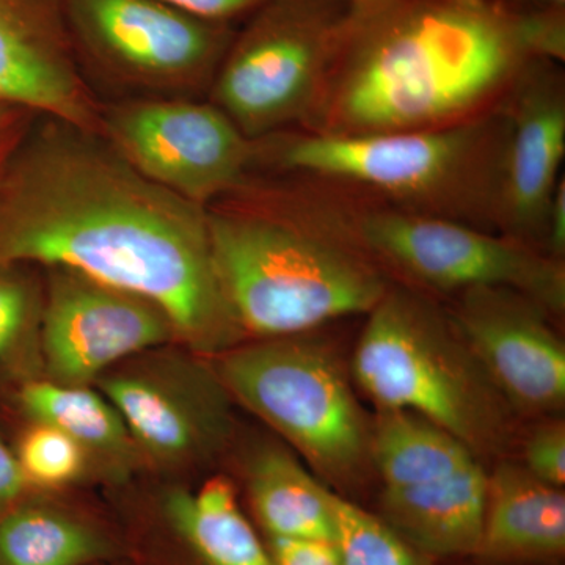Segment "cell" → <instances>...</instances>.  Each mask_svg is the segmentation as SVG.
Here are the masks:
<instances>
[{
    "instance_id": "cell-1",
    "label": "cell",
    "mask_w": 565,
    "mask_h": 565,
    "mask_svg": "<svg viewBox=\"0 0 565 565\" xmlns=\"http://www.w3.org/2000/svg\"><path fill=\"white\" fill-rule=\"evenodd\" d=\"M0 264L68 267L161 308L199 349L239 337L206 207L132 169L102 134L39 115L0 172Z\"/></svg>"
},
{
    "instance_id": "cell-2",
    "label": "cell",
    "mask_w": 565,
    "mask_h": 565,
    "mask_svg": "<svg viewBox=\"0 0 565 565\" xmlns=\"http://www.w3.org/2000/svg\"><path fill=\"white\" fill-rule=\"evenodd\" d=\"M520 0H351L303 131H427L500 109L537 62Z\"/></svg>"
},
{
    "instance_id": "cell-3",
    "label": "cell",
    "mask_w": 565,
    "mask_h": 565,
    "mask_svg": "<svg viewBox=\"0 0 565 565\" xmlns=\"http://www.w3.org/2000/svg\"><path fill=\"white\" fill-rule=\"evenodd\" d=\"M215 274L241 334L270 340L367 315L392 285L348 244L316 228L252 173L206 206Z\"/></svg>"
},
{
    "instance_id": "cell-4",
    "label": "cell",
    "mask_w": 565,
    "mask_h": 565,
    "mask_svg": "<svg viewBox=\"0 0 565 565\" xmlns=\"http://www.w3.org/2000/svg\"><path fill=\"white\" fill-rule=\"evenodd\" d=\"M503 107L427 131L329 136L289 129L253 141V173L322 182L498 233Z\"/></svg>"
},
{
    "instance_id": "cell-5",
    "label": "cell",
    "mask_w": 565,
    "mask_h": 565,
    "mask_svg": "<svg viewBox=\"0 0 565 565\" xmlns=\"http://www.w3.org/2000/svg\"><path fill=\"white\" fill-rule=\"evenodd\" d=\"M277 185L305 221L348 244L382 273L386 267L403 275L418 291L459 294L505 286L552 315L564 313V264L531 245L322 182L278 177Z\"/></svg>"
},
{
    "instance_id": "cell-6",
    "label": "cell",
    "mask_w": 565,
    "mask_h": 565,
    "mask_svg": "<svg viewBox=\"0 0 565 565\" xmlns=\"http://www.w3.org/2000/svg\"><path fill=\"white\" fill-rule=\"evenodd\" d=\"M352 374L379 411L414 412L476 456L500 455L514 411L482 370L446 308L408 285H390L367 313Z\"/></svg>"
},
{
    "instance_id": "cell-7",
    "label": "cell",
    "mask_w": 565,
    "mask_h": 565,
    "mask_svg": "<svg viewBox=\"0 0 565 565\" xmlns=\"http://www.w3.org/2000/svg\"><path fill=\"white\" fill-rule=\"evenodd\" d=\"M71 52L99 103L206 99L239 25L161 0H61Z\"/></svg>"
},
{
    "instance_id": "cell-8",
    "label": "cell",
    "mask_w": 565,
    "mask_h": 565,
    "mask_svg": "<svg viewBox=\"0 0 565 565\" xmlns=\"http://www.w3.org/2000/svg\"><path fill=\"white\" fill-rule=\"evenodd\" d=\"M222 381L252 412L337 484L356 481L371 463V427L344 367L310 337L270 338L225 356Z\"/></svg>"
},
{
    "instance_id": "cell-9",
    "label": "cell",
    "mask_w": 565,
    "mask_h": 565,
    "mask_svg": "<svg viewBox=\"0 0 565 565\" xmlns=\"http://www.w3.org/2000/svg\"><path fill=\"white\" fill-rule=\"evenodd\" d=\"M348 0H267L237 28L207 98L253 141L302 128Z\"/></svg>"
},
{
    "instance_id": "cell-10",
    "label": "cell",
    "mask_w": 565,
    "mask_h": 565,
    "mask_svg": "<svg viewBox=\"0 0 565 565\" xmlns=\"http://www.w3.org/2000/svg\"><path fill=\"white\" fill-rule=\"evenodd\" d=\"M99 134L147 180L199 206L253 173V140L210 99L102 103Z\"/></svg>"
},
{
    "instance_id": "cell-11",
    "label": "cell",
    "mask_w": 565,
    "mask_h": 565,
    "mask_svg": "<svg viewBox=\"0 0 565 565\" xmlns=\"http://www.w3.org/2000/svg\"><path fill=\"white\" fill-rule=\"evenodd\" d=\"M448 311L515 415L564 407L565 345L544 305L505 286H478L457 294Z\"/></svg>"
},
{
    "instance_id": "cell-12",
    "label": "cell",
    "mask_w": 565,
    "mask_h": 565,
    "mask_svg": "<svg viewBox=\"0 0 565 565\" xmlns=\"http://www.w3.org/2000/svg\"><path fill=\"white\" fill-rule=\"evenodd\" d=\"M41 341L57 382L82 385L174 332L161 308L68 267H47Z\"/></svg>"
},
{
    "instance_id": "cell-13",
    "label": "cell",
    "mask_w": 565,
    "mask_h": 565,
    "mask_svg": "<svg viewBox=\"0 0 565 565\" xmlns=\"http://www.w3.org/2000/svg\"><path fill=\"white\" fill-rule=\"evenodd\" d=\"M501 107L508 129L498 233L544 252L546 211L564 177L565 82L559 63H531Z\"/></svg>"
},
{
    "instance_id": "cell-14",
    "label": "cell",
    "mask_w": 565,
    "mask_h": 565,
    "mask_svg": "<svg viewBox=\"0 0 565 565\" xmlns=\"http://www.w3.org/2000/svg\"><path fill=\"white\" fill-rule=\"evenodd\" d=\"M0 103L99 132L102 103L74 62L61 0H0Z\"/></svg>"
},
{
    "instance_id": "cell-15",
    "label": "cell",
    "mask_w": 565,
    "mask_h": 565,
    "mask_svg": "<svg viewBox=\"0 0 565 565\" xmlns=\"http://www.w3.org/2000/svg\"><path fill=\"white\" fill-rule=\"evenodd\" d=\"M487 497L489 475L476 460L444 478L384 487L381 519L419 553L476 555L484 533Z\"/></svg>"
},
{
    "instance_id": "cell-16",
    "label": "cell",
    "mask_w": 565,
    "mask_h": 565,
    "mask_svg": "<svg viewBox=\"0 0 565 565\" xmlns=\"http://www.w3.org/2000/svg\"><path fill=\"white\" fill-rule=\"evenodd\" d=\"M565 550L564 489L534 478L522 463L504 460L489 476L484 533L478 555L537 559Z\"/></svg>"
},
{
    "instance_id": "cell-17",
    "label": "cell",
    "mask_w": 565,
    "mask_h": 565,
    "mask_svg": "<svg viewBox=\"0 0 565 565\" xmlns=\"http://www.w3.org/2000/svg\"><path fill=\"white\" fill-rule=\"evenodd\" d=\"M248 493L273 539L337 537L333 492L289 452L267 448L248 467Z\"/></svg>"
},
{
    "instance_id": "cell-18",
    "label": "cell",
    "mask_w": 565,
    "mask_h": 565,
    "mask_svg": "<svg viewBox=\"0 0 565 565\" xmlns=\"http://www.w3.org/2000/svg\"><path fill=\"white\" fill-rule=\"evenodd\" d=\"M479 457L422 415L379 411L371 427V463L384 487H405L463 470Z\"/></svg>"
},
{
    "instance_id": "cell-19",
    "label": "cell",
    "mask_w": 565,
    "mask_h": 565,
    "mask_svg": "<svg viewBox=\"0 0 565 565\" xmlns=\"http://www.w3.org/2000/svg\"><path fill=\"white\" fill-rule=\"evenodd\" d=\"M167 512L182 537L210 565H274L226 479H212L195 493L170 494Z\"/></svg>"
},
{
    "instance_id": "cell-20",
    "label": "cell",
    "mask_w": 565,
    "mask_h": 565,
    "mask_svg": "<svg viewBox=\"0 0 565 565\" xmlns=\"http://www.w3.org/2000/svg\"><path fill=\"white\" fill-rule=\"evenodd\" d=\"M102 386L125 426L152 451L178 456L199 444L202 427L195 416L161 386L129 375L109 379Z\"/></svg>"
},
{
    "instance_id": "cell-21",
    "label": "cell",
    "mask_w": 565,
    "mask_h": 565,
    "mask_svg": "<svg viewBox=\"0 0 565 565\" xmlns=\"http://www.w3.org/2000/svg\"><path fill=\"white\" fill-rule=\"evenodd\" d=\"M102 544L79 523L39 508H11L0 515V565H81Z\"/></svg>"
},
{
    "instance_id": "cell-22",
    "label": "cell",
    "mask_w": 565,
    "mask_h": 565,
    "mask_svg": "<svg viewBox=\"0 0 565 565\" xmlns=\"http://www.w3.org/2000/svg\"><path fill=\"white\" fill-rule=\"evenodd\" d=\"M20 399L33 419L81 446L114 449L125 441L126 426L114 405L82 385L31 382L22 386Z\"/></svg>"
},
{
    "instance_id": "cell-23",
    "label": "cell",
    "mask_w": 565,
    "mask_h": 565,
    "mask_svg": "<svg viewBox=\"0 0 565 565\" xmlns=\"http://www.w3.org/2000/svg\"><path fill=\"white\" fill-rule=\"evenodd\" d=\"M341 565H424L418 550L394 533L384 520L333 493Z\"/></svg>"
},
{
    "instance_id": "cell-24",
    "label": "cell",
    "mask_w": 565,
    "mask_h": 565,
    "mask_svg": "<svg viewBox=\"0 0 565 565\" xmlns=\"http://www.w3.org/2000/svg\"><path fill=\"white\" fill-rule=\"evenodd\" d=\"M68 435L39 423L22 437L18 462L25 481L57 487L73 481L84 467V452Z\"/></svg>"
},
{
    "instance_id": "cell-25",
    "label": "cell",
    "mask_w": 565,
    "mask_h": 565,
    "mask_svg": "<svg viewBox=\"0 0 565 565\" xmlns=\"http://www.w3.org/2000/svg\"><path fill=\"white\" fill-rule=\"evenodd\" d=\"M21 266L0 264V363L18 351L43 315L44 299Z\"/></svg>"
},
{
    "instance_id": "cell-26",
    "label": "cell",
    "mask_w": 565,
    "mask_h": 565,
    "mask_svg": "<svg viewBox=\"0 0 565 565\" xmlns=\"http://www.w3.org/2000/svg\"><path fill=\"white\" fill-rule=\"evenodd\" d=\"M523 467L545 484L564 489L565 484V426L545 423L526 438Z\"/></svg>"
},
{
    "instance_id": "cell-27",
    "label": "cell",
    "mask_w": 565,
    "mask_h": 565,
    "mask_svg": "<svg viewBox=\"0 0 565 565\" xmlns=\"http://www.w3.org/2000/svg\"><path fill=\"white\" fill-rule=\"evenodd\" d=\"M274 565H341L337 542L321 539H273Z\"/></svg>"
},
{
    "instance_id": "cell-28",
    "label": "cell",
    "mask_w": 565,
    "mask_h": 565,
    "mask_svg": "<svg viewBox=\"0 0 565 565\" xmlns=\"http://www.w3.org/2000/svg\"><path fill=\"white\" fill-rule=\"evenodd\" d=\"M167 6L218 24L241 25L267 0H161Z\"/></svg>"
},
{
    "instance_id": "cell-29",
    "label": "cell",
    "mask_w": 565,
    "mask_h": 565,
    "mask_svg": "<svg viewBox=\"0 0 565 565\" xmlns=\"http://www.w3.org/2000/svg\"><path fill=\"white\" fill-rule=\"evenodd\" d=\"M39 115L14 104L0 103V172L20 147Z\"/></svg>"
},
{
    "instance_id": "cell-30",
    "label": "cell",
    "mask_w": 565,
    "mask_h": 565,
    "mask_svg": "<svg viewBox=\"0 0 565 565\" xmlns=\"http://www.w3.org/2000/svg\"><path fill=\"white\" fill-rule=\"evenodd\" d=\"M544 252L561 262L565 253V178L557 182L546 211Z\"/></svg>"
},
{
    "instance_id": "cell-31",
    "label": "cell",
    "mask_w": 565,
    "mask_h": 565,
    "mask_svg": "<svg viewBox=\"0 0 565 565\" xmlns=\"http://www.w3.org/2000/svg\"><path fill=\"white\" fill-rule=\"evenodd\" d=\"M25 481L18 457L0 438V515L14 508L24 493Z\"/></svg>"
},
{
    "instance_id": "cell-32",
    "label": "cell",
    "mask_w": 565,
    "mask_h": 565,
    "mask_svg": "<svg viewBox=\"0 0 565 565\" xmlns=\"http://www.w3.org/2000/svg\"><path fill=\"white\" fill-rule=\"evenodd\" d=\"M520 2L565 3V0H520Z\"/></svg>"
},
{
    "instance_id": "cell-33",
    "label": "cell",
    "mask_w": 565,
    "mask_h": 565,
    "mask_svg": "<svg viewBox=\"0 0 565 565\" xmlns=\"http://www.w3.org/2000/svg\"><path fill=\"white\" fill-rule=\"evenodd\" d=\"M348 2H351V0H348Z\"/></svg>"
}]
</instances>
